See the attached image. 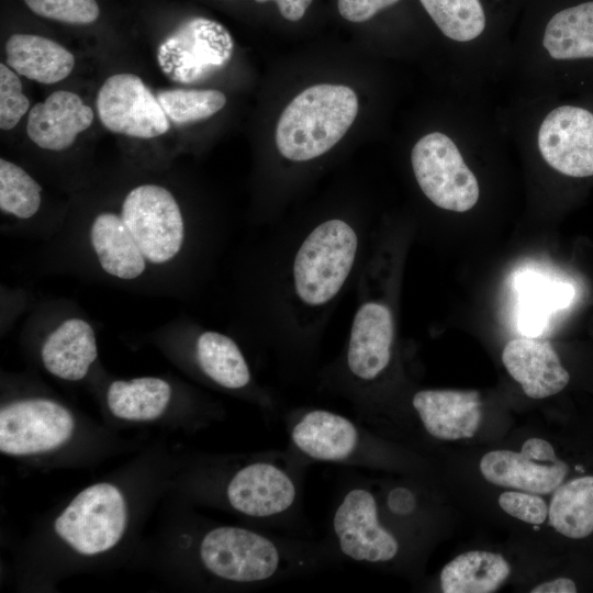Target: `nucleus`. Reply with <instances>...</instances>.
Instances as JSON below:
<instances>
[{"label":"nucleus","mask_w":593,"mask_h":593,"mask_svg":"<svg viewBox=\"0 0 593 593\" xmlns=\"http://www.w3.org/2000/svg\"><path fill=\"white\" fill-rule=\"evenodd\" d=\"M469 99H454L451 126L422 135L411 150L415 180L437 208L465 213L481 195L480 181L466 159L465 142L479 113Z\"/></svg>","instance_id":"f257e3e1"},{"label":"nucleus","mask_w":593,"mask_h":593,"mask_svg":"<svg viewBox=\"0 0 593 593\" xmlns=\"http://www.w3.org/2000/svg\"><path fill=\"white\" fill-rule=\"evenodd\" d=\"M592 63L593 1H585L553 13L532 44L513 48L510 67L522 80V98H538L548 96L561 75Z\"/></svg>","instance_id":"f03ea898"},{"label":"nucleus","mask_w":593,"mask_h":593,"mask_svg":"<svg viewBox=\"0 0 593 593\" xmlns=\"http://www.w3.org/2000/svg\"><path fill=\"white\" fill-rule=\"evenodd\" d=\"M518 137L553 171L569 178L593 176V110L551 97L521 98Z\"/></svg>","instance_id":"7ed1b4c3"},{"label":"nucleus","mask_w":593,"mask_h":593,"mask_svg":"<svg viewBox=\"0 0 593 593\" xmlns=\"http://www.w3.org/2000/svg\"><path fill=\"white\" fill-rule=\"evenodd\" d=\"M358 113L354 90L343 85L309 87L283 110L276 127L280 154L293 161L314 159L333 148Z\"/></svg>","instance_id":"20e7f679"},{"label":"nucleus","mask_w":593,"mask_h":593,"mask_svg":"<svg viewBox=\"0 0 593 593\" xmlns=\"http://www.w3.org/2000/svg\"><path fill=\"white\" fill-rule=\"evenodd\" d=\"M357 249V233L347 222L332 219L318 224L293 260V287L299 300L309 306L332 301L353 269Z\"/></svg>","instance_id":"39448f33"},{"label":"nucleus","mask_w":593,"mask_h":593,"mask_svg":"<svg viewBox=\"0 0 593 593\" xmlns=\"http://www.w3.org/2000/svg\"><path fill=\"white\" fill-rule=\"evenodd\" d=\"M120 214L148 265L163 266L180 254L186 225L180 205L165 187L144 183L124 197Z\"/></svg>","instance_id":"423d86ee"},{"label":"nucleus","mask_w":593,"mask_h":593,"mask_svg":"<svg viewBox=\"0 0 593 593\" xmlns=\"http://www.w3.org/2000/svg\"><path fill=\"white\" fill-rule=\"evenodd\" d=\"M126 504L121 491L110 483L82 490L56 518L58 536L86 556L114 547L126 527Z\"/></svg>","instance_id":"0eeeda50"},{"label":"nucleus","mask_w":593,"mask_h":593,"mask_svg":"<svg viewBox=\"0 0 593 593\" xmlns=\"http://www.w3.org/2000/svg\"><path fill=\"white\" fill-rule=\"evenodd\" d=\"M234 43L219 22L193 18L183 22L158 49L164 72L175 81L202 80L223 68L231 59Z\"/></svg>","instance_id":"6e6552de"},{"label":"nucleus","mask_w":593,"mask_h":593,"mask_svg":"<svg viewBox=\"0 0 593 593\" xmlns=\"http://www.w3.org/2000/svg\"><path fill=\"white\" fill-rule=\"evenodd\" d=\"M75 421L61 404L44 398L18 400L0 411V450L25 456L46 452L65 444Z\"/></svg>","instance_id":"1a4fd4ad"},{"label":"nucleus","mask_w":593,"mask_h":593,"mask_svg":"<svg viewBox=\"0 0 593 593\" xmlns=\"http://www.w3.org/2000/svg\"><path fill=\"white\" fill-rule=\"evenodd\" d=\"M97 111L107 130L134 138L158 137L170 127L157 97L130 72L105 79L97 96Z\"/></svg>","instance_id":"9d476101"},{"label":"nucleus","mask_w":593,"mask_h":593,"mask_svg":"<svg viewBox=\"0 0 593 593\" xmlns=\"http://www.w3.org/2000/svg\"><path fill=\"white\" fill-rule=\"evenodd\" d=\"M200 558L213 574L234 582H256L272 577L280 555L276 545L255 532L224 526L201 541Z\"/></svg>","instance_id":"9b49d317"},{"label":"nucleus","mask_w":593,"mask_h":593,"mask_svg":"<svg viewBox=\"0 0 593 593\" xmlns=\"http://www.w3.org/2000/svg\"><path fill=\"white\" fill-rule=\"evenodd\" d=\"M480 471L494 485L548 494L561 485L569 468L547 440L529 438L519 452L501 449L485 454Z\"/></svg>","instance_id":"f8f14e48"},{"label":"nucleus","mask_w":593,"mask_h":593,"mask_svg":"<svg viewBox=\"0 0 593 593\" xmlns=\"http://www.w3.org/2000/svg\"><path fill=\"white\" fill-rule=\"evenodd\" d=\"M333 527L340 550L356 561L381 562L399 551L395 537L378 519L373 495L365 489L350 490L337 507Z\"/></svg>","instance_id":"ddd939ff"},{"label":"nucleus","mask_w":593,"mask_h":593,"mask_svg":"<svg viewBox=\"0 0 593 593\" xmlns=\"http://www.w3.org/2000/svg\"><path fill=\"white\" fill-rule=\"evenodd\" d=\"M394 338L390 307L379 301L363 302L357 310L349 336L347 365L360 380L376 379L388 367Z\"/></svg>","instance_id":"4468645a"},{"label":"nucleus","mask_w":593,"mask_h":593,"mask_svg":"<svg viewBox=\"0 0 593 593\" xmlns=\"http://www.w3.org/2000/svg\"><path fill=\"white\" fill-rule=\"evenodd\" d=\"M93 111L75 92L58 90L29 111L26 133L42 149L63 152L90 127Z\"/></svg>","instance_id":"2eb2a0df"},{"label":"nucleus","mask_w":593,"mask_h":593,"mask_svg":"<svg viewBox=\"0 0 593 593\" xmlns=\"http://www.w3.org/2000/svg\"><path fill=\"white\" fill-rule=\"evenodd\" d=\"M502 361L511 377L532 399L555 395L570 380L569 372L547 340L526 336L512 339L503 349Z\"/></svg>","instance_id":"dca6fc26"},{"label":"nucleus","mask_w":593,"mask_h":593,"mask_svg":"<svg viewBox=\"0 0 593 593\" xmlns=\"http://www.w3.org/2000/svg\"><path fill=\"white\" fill-rule=\"evenodd\" d=\"M412 404L427 433L443 440L472 437L482 419L480 394L473 390H422Z\"/></svg>","instance_id":"f3484780"},{"label":"nucleus","mask_w":593,"mask_h":593,"mask_svg":"<svg viewBox=\"0 0 593 593\" xmlns=\"http://www.w3.org/2000/svg\"><path fill=\"white\" fill-rule=\"evenodd\" d=\"M226 492L233 508L254 517L279 514L288 510L295 497L291 478L267 462L242 468L230 481Z\"/></svg>","instance_id":"a211bd4d"},{"label":"nucleus","mask_w":593,"mask_h":593,"mask_svg":"<svg viewBox=\"0 0 593 593\" xmlns=\"http://www.w3.org/2000/svg\"><path fill=\"white\" fill-rule=\"evenodd\" d=\"M89 242L101 269L121 280L142 277L148 262L120 212L102 211L89 226Z\"/></svg>","instance_id":"6ab92c4d"},{"label":"nucleus","mask_w":593,"mask_h":593,"mask_svg":"<svg viewBox=\"0 0 593 593\" xmlns=\"http://www.w3.org/2000/svg\"><path fill=\"white\" fill-rule=\"evenodd\" d=\"M97 356L94 331L80 317L64 320L46 336L41 348L45 369L67 381L83 379Z\"/></svg>","instance_id":"aec40b11"},{"label":"nucleus","mask_w":593,"mask_h":593,"mask_svg":"<svg viewBox=\"0 0 593 593\" xmlns=\"http://www.w3.org/2000/svg\"><path fill=\"white\" fill-rule=\"evenodd\" d=\"M7 65L18 75L44 85L67 78L75 56L59 43L35 34L15 33L5 43Z\"/></svg>","instance_id":"412c9836"},{"label":"nucleus","mask_w":593,"mask_h":593,"mask_svg":"<svg viewBox=\"0 0 593 593\" xmlns=\"http://www.w3.org/2000/svg\"><path fill=\"white\" fill-rule=\"evenodd\" d=\"M294 445L311 458L337 461L350 456L358 444L351 421L324 410L306 413L293 427Z\"/></svg>","instance_id":"4be33fe9"},{"label":"nucleus","mask_w":593,"mask_h":593,"mask_svg":"<svg viewBox=\"0 0 593 593\" xmlns=\"http://www.w3.org/2000/svg\"><path fill=\"white\" fill-rule=\"evenodd\" d=\"M510 573L511 567L500 553L473 550L457 556L443 568L440 586L445 593H491Z\"/></svg>","instance_id":"5701e85b"},{"label":"nucleus","mask_w":593,"mask_h":593,"mask_svg":"<svg viewBox=\"0 0 593 593\" xmlns=\"http://www.w3.org/2000/svg\"><path fill=\"white\" fill-rule=\"evenodd\" d=\"M170 384L160 378L141 377L113 381L107 392L111 413L126 421H150L159 417L171 399Z\"/></svg>","instance_id":"b1692460"},{"label":"nucleus","mask_w":593,"mask_h":593,"mask_svg":"<svg viewBox=\"0 0 593 593\" xmlns=\"http://www.w3.org/2000/svg\"><path fill=\"white\" fill-rule=\"evenodd\" d=\"M519 293L518 328L526 337L541 335L550 312L564 306L571 287L538 273L525 272L516 281Z\"/></svg>","instance_id":"393cba45"},{"label":"nucleus","mask_w":593,"mask_h":593,"mask_svg":"<svg viewBox=\"0 0 593 593\" xmlns=\"http://www.w3.org/2000/svg\"><path fill=\"white\" fill-rule=\"evenodd\" d=\"M549 524L561 535L580 539L593 533V475L559 485L552 495Z\"/></svg>","instance_id":"a878e982"},{"label":"nucleus","mask_w":593,"mask_h":593,"mask_svg":"<svg viewBox=\"0 0 593 593\" xmlns=\"http://www.w3.org/2000/svg\"><path fill=\"white\" fill-rule=\"evenodd\" d=\"M195 353L202 371L217 384L227 389H240L249 383L248 365L231 337L205 331L197 338Z\"/></svg>","instance_id":"bb28decb"},{"label":"nucleus","mask_w":593,"mask_h":593,"mask_svg":"<svg viewBox=\"0 0 593 593\" xmlns=\"http://www.w3.org/2000/svg\"><path fill=\"white\" fill-rule=\"evenodd\" d=\"M42 203L41 184L22 167L0 159V209L3 213L27 220L33 217Z\"/></svg>","instance_id":"cd10ccee"},{"label":"nucleus","mask_w":593,"mask_h":593,"mask_svg":"<svg viewBox=\"0 0 593 593\" xmlns=\"http://www.w3.org/2000/svg\"><path fill=\"white\" fill-rule=\"evenodd\" d=\"M157 99L169 121L175 124L208 119L226 104L225 94L215 89H166L157 93Z\"/></svg>","instance_id":"c85d7f7f"},{"label":"nucleus","mask_w":593,"mask_h":593,"mask_svg":"<svg viewBox=\"0 0 593 593\" xmlns=\"http://www.w3.org/2000/svg\"><path fill=\"white\" fill-rule=\"evenodd\" d=\"M36 15L63 23L86 25L100 15L96 0H24Z\"/></svg>","instance_id":"c756f323"},{"label":"nucleus","mask_w":593,"mask_h":593,"mask_svg":"<svg viewBox=\"0 0 593 593\" xmlns=\"http://www.w3.org/2000/svg\"><path fill=\"white\" fill-rule=\"evenodd\" d=\"M30 111V100L23 93L19 75L8 65L0 64V128L10 131Z\"/></svg>","instance_id":"7c9ffc66"},{"label":"nucleus","mask_w":593,"mask_h":593,"mask_svg":"<svg viewBox=\"0 0 593 593\" xmlns=\"http://www.w3.org/2000/svg\"><path fill=\"white\" fill-rule=\"evenodd\" d=\"M499 505L508 515L533 525L548 518L549 507L536 493L508 491L499 497Z\"/></svg>","instance_id":"2f4dec72"},{"label":"nucleus","mask_w":593,"mask_h":593,"mask_svg":"<svg viewBox=\"0 0 593 593\" xmlns=\"http://www.w3.org/2000/svg\"><path fill=\"white\" fill-rule=\"evenodd\" d=\"M399 1L401 0H338V11L350 22H365Z\"/></svg>","instance_id":"473e14b6"},{"label":"nucleus","mask_w":593,"mask_h":593,"mask_svg":"<svg viewBox=\"0 0 593 593\" xmlns=\"http://www.w3.org/2000/svg\"><path fill=\"white\" fill-rule=\"evenodd\" d=\"M257 2L275 1L281 15L289 21L300 20L312 0H256Z\"/></svg>","instance_id":"72a5a7b5"},{"label":"nucleus","mask_w":593,"mask_h":593,"mask_svg":"<svg viewBox=\"0 0 593 593\" xmlns=\"http://www.w3.org/2000/svg\"><path fill=\"white\" fill-rule=\"evenodd\" d=\"M532 593H574L577 586L574 582L567 578H559L540 583L530 590Z\"/></svg>","instance_id":"f704fd0d"},{"label":"nucleus","mask_w":593,"mask_h":593,"mask_svg":"<svg viewBox=\"0 0 593 593\" xmlns=\"http://www.w3.org/2000/svg\"><path fill=\"white\" fill-rule=\"evenodd\" d=\"M390 505L395 512H409L413 507V496L411 495V493H409V491L398 489L393 491L390 497Z\"/></svg>","instance_id":"c9c22d12"}]
</instances>
